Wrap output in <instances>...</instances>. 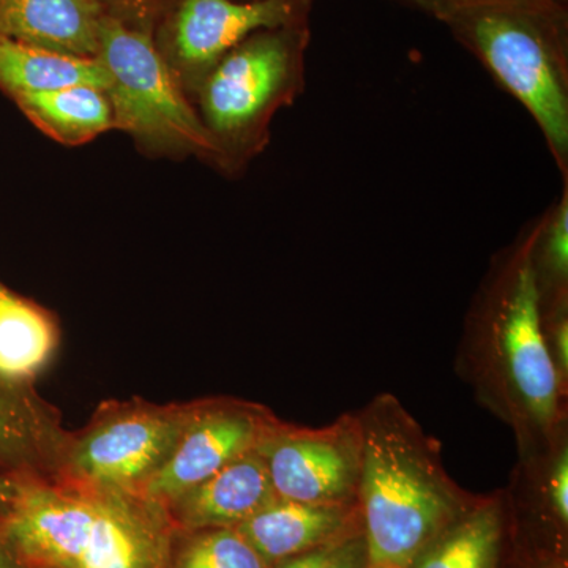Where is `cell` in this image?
Returning <instances> with one entry per match:
<instances>
[{
    "mask_svg": "<svg viewBox=\"0 0 568 568\" xmlns=\"http://www.w3.org/2000/svg\"><path fill=\"white\" fill-rule=\"evenodd\" d=\"M171 2L173 0H95L104 18L148 36H152Z\"/></svg>",
    "mask_w": 568,
    "mask_h": 568,
    "instance_id": "cell-23",
    "label": "cell"
},
{
    "mask_svg": "<svg viewBox=\"0 0 568 568\" xmlns=\"http://www.w3.org/2000/svg\"><path fill=\"white\" fill-rule=\"evenodd\" d=\"M511 518L528 517L538 523L547 547L564 552L568 529V426L551 446L518 465L506 489Z\"/></svg>",
    "mask_w": 568,
    "mask_h": 568,
    "instance_id": "cell-15",
    "label": "cell"
},
{
    "mask_svg": "<svg viewBox=\"0 0 568 568\" xmlns=\"http://www.w3.org/2000/svg\"><path fill=\"white\" fill-rule=\"evenodd\" d=\"M365 568H395V567L381 566V564H372V562H369L368 566H366Z\"/></svg>",
    "mask_w": 568,
    "mask_h": 568,
    "instance_id": "cell-30",
    "label": "cell"
},
{
    "mask_svg": "<svg viewBox=\"0 0 568 568\" xmlns=\"http://www.w3.org/2000/svg\"><path fill=\"white\" fill-rule=\"evenodd\" d=\"M280 420L268 407L245 399H196L170 457L144 485L141 497L166 510L205 478L256 450Z\"/></svg>",
    "mask_w": 568,
    "mask_h": 568,
    "instance_id": "cell-10",
    "label": "cell"
},
{
    "mask_svg": "<svg viewBox=\"0 0 568 568\" xmlns=\"http://www.w3.org/2000/svg\"><path fill=\"white\" fill-rule=\"evenodd\" d=\"M0 568H26L11 551L9 541L3 537L2 529H0Z\"/></svg>",
    "mask_w": 568,
    "mask_h": 568,
    "instance_id": "cell-27",
    "label": "cell"
},
{
    "mask_svg": "<svg viewBox=\"0 0 568 568\" xmlns=\"http://www.w3.org/2000/svg\"><path fill=\"white\" fill-rule=\"evenodd\" d=\"M313 0H173L152 41L192 99L233 48L265 29L310 22Z\"/></svg>",
    "mask_w": 568,
    "mask_h": 568,
    "instance_id": "cell-8",
    "label": "cell"
},
{
    "mask_svg": "<svg viewBox=\"0 0 568 568\" xmlns=\"http://www.w3.org/2000/svg\"><path fill=\"white\" fill-rule=\"evenodd\" d=\"M82 84L106 91L110 77L99 58H80L0 39V91L9 99Z\"/></svg>",
    "mask_w": 568,
    "mask_h": 568,
    "instance_id": "cell-18",
    "label": "cell"
},
{
    "mask_svg": "<svg viewBox=\"0 0 568 568\" xmlns=\"http://www.w3.org/2000/svg\"><path fill=\"white\" fill-rule=\"evenodd\" d=\"M166 568H272L235 528L175 532Z\"/></svg>",
    "mask_w": 568,
    "mask_h": 568,
    "instance_id": "cell-21",
    "label": "cell"
},
{
    "mask_svg": "<svg viewBox=\"0 0 568 568\" xmlns=\"http://www.w3.org/2000/svg\"><path fill=\"white\" fill-rule=\"evenodd\" d=\"M529 250L530 224L489 265L455 362L478 405L514 432L518 458L545 450L568 426V392L545 345Z\"/></svg>",
    "mask_w": 568,
    "mask_h": 568,
    "instance_id": "cell-1",
    "label": "cell"
},
{
    "mask_svg": "<svg viewBox=\"0 0 568 568\" xmlns=\"http://www.w3.org/2000/svg\"><path fill=\"white\" fill-rule=\"evenodd\" d=\"M97 58L110 77L114 130L151 159L215 164V149L196 108L153 44L152 36L103 18Z\"/></svg>",
    "mask_w": 568,
    "mask_h": 568,
    "instance_id": "cell-6",
    "label": "cell"
},
{
    "mask_svg": "<svg viewBox=\"0 0 568 568\" xmlns=\"http://www.w3.org/2000/svg\"><path fill=\"white\" fill-rule=\"evenodd\" d=\"M369 564L364 530L310 549L274 568H365Z\"/></svg>",
    "mask_w": 568,
    "mask_h": 568,
    "instance_id": "cell-22",
    "label": "cell"
},
{
    "mask_svg": "<svg viewBox=\"0 0 568 568\" xmlns=\"http://www.w3.org/2000/svg\"><path fill=\"white\" fill-rule=\"evenodd\" d=\"M14 491H17V480L0 474V506L9 503Z\"/></svg>",
    "mask_w": 568,
    "mask_h": 568,
    "instance_id": "cell-28",
    "label": "cell"
},
{
    "mask_svg": "<svg viewBox=\"0 0 568 568\" xmlns=\"http://www.w3.org/2000/svg\"><path fill=\"white\" fill-rule=\"evenodd\" d=\"M511 532L506 489L480 496L409 568H503Z\"/></svg>",
    "mask_w": 568,
    "mask_h": 568,
    "instance_id": "cell-16",
    "label": "cell"
},
{
    "mask_svg": "<svg viewBox=\"0 0 568 568\" xmlns=\"http://www.w3.org/2000/svg\"><path fill=\"white\" fill-rule=\"evenodd\" d=\"M67 437L54 407L29 384L0 377V474L13 480L54 476Z\"/></svg>",
    "mask_w": 568,
    "mask_h": 568,
    "instance_id": "cell-11",
    "label": "cell"
},
{
    "mask_svg": "<svg viewBox=\"0 0 568 568\" xmlns=\"http://www.w3.org/2000/svg\"><path fill=\"white\" fill-rule=\"evenodd\" d=\"M529 560L523 568H568L566 552L529 549Z\"/></svg>",
    "mask_w": 568,
    "mask_h": 568,
    "instance_id": "cell-26",
    "label": "cell"
},
{
    "mask_svg": "<svg viewBox=\"0 0 568 568\" xmlns=\"http://www.w3.org/2000/svg\"><path fill=\"white\" fill-rule=\"evenodd\" d=\"M395 2L424 11L429 17L443 22L457 11L469 9L478 3L491 2V0H395Z\"/></svg>",
    "mask_w": 568,
    "mask_h": 568,
    "instance_id": "cell-25",
    "label": "cell"
},
{
    "mask_svg": "<svg viewBox=\"0 0 568 568\" xmlns=\"http://www.w3.org/2000/svg\"><path fill=\"white\" fill-rule=\"evenodd\" d=\"M541 332L560 386L568 392V301L540 308Z\"/></svg>",
    "mask_w": 568,
    "mask_h": 568,
    "instance_id": "cell-24",
    "label": "cell"
},
{
    "mask_svg": "<svg viewBox=\"0 0 568 568\" xmlns=\"http://www.w3.org/2000/svg\"><path fill=\"white\" fill-rule=\"evenodd\" d=\"M362 426L357 413L312 428L280 424L256 447L275 495L306 504L358 503Z\"/></svg>",
    "mask_w": 568,
    "mask_h": 568,
    "instance_id": "cell-9",
    "label": "cell"
},
{
    "mask_svg": "<svg viewBox=\"0 0 568 568\" xmlns=\"http://www.w3.org/2000/svg\"><path fill=\"white\" fill-rule=\"evenodd\" d=\"M310 22L250 36L209 71L193 104L215 149L213 168L244 173L271 142L275 115L305 91Z\"/></svg>",
    "mask_w": 568,
    "mask_h": 568,
    "instance_id": "cell-5",
    "label": "cell"
},
{
    "mask_svg": "<svg viewBox=\"0 0 568 568\" xmlns=\"http://www.w3.org/2000/svg\"><path fill=\"white\" fill-rule=\"evenodd\" d=\"M11 100L41 133L67 148H80L114 130L110 97L95 85L24 93Z\"/></svg>",
    "mask_w": 568,
    "mask_h": 568,
    "instance_id": "cell-17",
    "label": "cell"
},
{
    "mask_svg": "<svg viewBox=\"0 0 568 568\" xmlns=\"http://www.w3.org/2000/svg\"><path fill=\"white\" fill-rule=\"evenodd\" d=\"M272 568L325 544L364 530L355 504H306L276 497L235 528Z\"/></svg>",
    "mask_w": 568,
    "mask_h": 568,
    "instance_id": "cell-12",
    "label": "cell"
},
{
    "mask_svg": "<svg viewBox=\"0 0 568 568\" xmlns=\"http://www.w3.org/2000/svg\"><path fill=\"white\" fill-rule=\"evenodd\" d=\"M7 291H9V287H6V286H3V284H2V283H0V295L6 294V293H7Z\"/></svg>",
    "mask_w": 568,
    "mask_h": 568,
    "instance_id": "cell-31",
    "label": "cell"
},
{
    "mask_svg": "<svg viewBox=\"0 0 568 568\" xmlns=\"http://www.w3.org/2000/svg\"><path fill=\"white\" fill-rule=\"evenodd\" d=\"M59 325L43 306L7 291L0 295V377L29 384L54 355Z\"/></svg>",
    "mask_w": 568,
    "mask_h": 568,
    "instance_id": "cell-19",
    "label": "cell"
},
{
    "mask_svg": "<svg viewBox=\"0 0 568 568\" xmlns=\"http://www.w3.org/2000/svg\"><path fill=\"white\" fill-rule=\"evenodd\" d=\"M256 450L222 467L166 508L178 532L237 528L276 499Z\"/></svg>",
    "mask_w": 568,
    "mask_h": 568,
    "instance_id": "cell-13",
    "label": "cell"
},
{
    "mask_svg": "<svg viewBox=\"0 0 568 568\" xmlns=\"http://www.w3.org/2000/svg\"><path fill=\"white\" fill-rule=\"evenodd\" d=\"M103 18L95 0H0V39L97 58Z\"/></svg>",
    "mask_w": 568,
    "mask_h": 568,
    "instance_id": "cell-14",
    "label": "cell"
},
{
    "mask_svg": "<svg viewBox=\"0 0 568 568\" xmlns=\"http://www.w3.org/2000/svg\"><path fill=\"white\" fill-rule=\"evenodd\" d=\"M549 3H555V6L564 7V9H568V0H547Z\"/></svg>",
    "mask_w": 568,
    "mask_h": 568,
    "instance_id": "cell-29",
    "label": "cell"
},
{
    "mask_svg": "<svg viewBox=\"0 0 568 568\" xmlns=\"http://www.w3.org/2000/svg\"><path fill=\"white\" fill-rule=\"evenodd\" d=\"M443 22L532 115L568 178V9L547 0H491Z\"/></svg>",
    "mask_w": 568,
    "mask_h": 568,
    "instance_id": "cell-4",
    "label": "cell"
},
{
    "mask_svg": "<svg viewBox=\"0 0 568 568\" xmlns=\"http://www.w3.org/2000/svg\"><path fill=\"white\" fill-rule=\"evenodd\" d=\"M529 257L540 308L568 301V178L558 201L530 224Z\"/></svg>",
    "mask_w": 568,
    "mask_h": 568,
    "instance_id": "cell-20",
    "label": "cell"
},
{
    "mask_svg": "<svg viewBox=\"0 0 568 568\" xmlns=\"http://www.w3.org/2000/svg\"><path fill=\"white\" fill-rule=\"evenodd\" d=\"M362 470L358 507L369 562L409 568L478 497L446 470L439 440L392 394L358 410Z\"/></svg>",
    "mask_w": 568,
    "mask_h": 568,
    "instance_id": "cell-2",
    "label": "cell"
},
{
    "mask_svg": "<svg viewBox=\"0 0 568 568\" xmlns=\"http://www.w3.org/2000/svg\"><path fill=\"white\" fill-rule=\"evenodd\" d=\"M194 405H155L141 398L103 403L84 428L69 433L52 477L141 496L170 457Z\"/></svg>",
    "mask_w": 568,
    "mask_h": 568,
    "instance_id": "cell-7",
    "label": "cell"
},
{
    "mask_svg": "<svg viewBox=\"0 0 568 568\" xmlns=\"http://www.w3.org/2000/svg\"><path fill=\"white\" fill-rule=\"evenodd\" d=\"M0 529L26 568H166L178 532L144 497L54 477L17 480Z\"/></svg>",
    "mask_w": 568,
    "mask_h": 568,
    "instance_id": "cell-3",
    "label": "cell"
}]
</instances>
